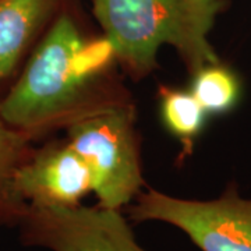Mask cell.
<instances>
[{
	"label": "cell",
	"mask_w": 251,
	"mask_h": 251,
	"mask_svg": "<svg viewBox=\"0 0 251 251\" xmlns=\"http://www.w3.org/2000/svg\"><path fill=\"white\" fill-rule=\"evenodd\" d=\"M109 42L88 36L77 20L57 16L31 54L0 116L29 138L134 103Z\"/></svg>",
	"instance_id": "obj_1"
},
{
	"label": "cell",
	"mask_w": 251,
	"mask_h": 251,
	"mask_svg": "<svg viewBox=\"0 0 251 251\" xmlns=\"http://www.w3.org/2000/svg\"><path fill=\"white\" fill-rule=\"evenodd\" d=\"M229 0H92L120 69L140 81L158 69V52L172 46L190 75L221 59L208 35Z\"/></svg>",
	"instance_id": "obj_2"
},
{
	"label": "cell",
	"mask_w": 251,
	"mask_h": 251,
	"mask_svg": "<svg viewBox=\"0 0 251 251\" xmlns=\"http://www.w3.org/2000/svg\"><path fill=\"white\" fill-rule=\"evenodd\" d=\"M135 103L119 106L70 126L67 143L87 163L98 205L127 208L143 191Z\"/></svg>",
	"instance_id": "obj_3"
},
{
	"label": "cell",
	"mask_w": 251,
	"mask_h": 251,
	"mask_svg": "<svg viewBox=\"0 0 251 251\" xmlns=\"http://www.w3.org/2000/svg\"><path fill=\"white\" fill-rule=\"evenodd\" d=\"M127 214L135 224L163 222L177 227L201 251H251V200L240 197L236 183L209 201L147 188L127 206Z\"/></svg>",
	"instance_id": "obj_4"
},
{
	"label": "cell",
	"mask_w": 251,
	"mask_h": 251,
	"mask_svg": "<svg viewBox=\"0 0 251 251\" xmlns=\"http://www.w3.org/2000/svg\"><path fill=\"white\" fill-rule=\"evenodd\" d=\"M27 246L50 251H147L122 211L95 206H28L18 225Z\"/></svg>",
	"instance_id": "obj_5"
},
{
	"label": "cell",
	"mask_w": 251,
	"mask_h": 251,
	"mask_svg": "<svg viewBox=\"0 0 251 251\" xmlns=\"http://www.w3.org/2000/svg\"><path fill=\"white\" fill-rule=\"evenodd\" d=\"M14 188L28 206L74 208L94 193L87 163L67 140L32 151L14 176Z\"/></svg>",
	"instance_id": "obj_6"
},
{
	"label": "cell",
	"mask_w": 251,
	"mask_h": 251,
	"mask_svg": "<svg viewBox=\"0 0 251 251\" xmlns=\"http://www.w3.org/2000/svg\"><path fill=\"white\" fill-rule=\"evenodd\" d=\"M64 0H0V81L11 77Z\"/></svg>",
	"instance_id": "obj_7"
},
{
	"label": "cell",
	"mask_w": 251,
	"mask_h": 251,
	"mask_svg": "<svg viewBox=\"0 0 251 251\" xmlns=\"http://www.w3.org/2000/svg\"><path fill=\"white\" fill-rule=\"evenodd\" d=\"M31 138L9 126L0 116V226L20 225L28 211L14 188L18 168L31 156Z\"/></svg>",
	"instance_id": "obj_8"
},
{
	"label": "cell",
	"mask_w": 251,
	"mask_h": 251,
	"mask_svg": "<svg viewBox=\"0 0 251 251\" xmlns=\"http://www.w3.org/2000/svg\"><path fill=\"white\" fill-rule=\"evenodd\" d=\"M161 116L166 128L186 147L191 150L194 140L205 126L208 112L190 90L159 87Z\"/></svg>",
	"instance_id": "obj_9"
},
{
	"label": "cell",
	"mask_w": 251,
	"mask_h": 251,
	"mask_svg": "<svg viewBox=\"0 0 251 251\" xmlns=\"http://www.w3.org/2000/svg\"><path fill=\"white\" fill-rule=\"evenodd\" d=\"M191 77L190 91L208 115H224L237 105L242 94L240 80L222 62L204 66Z\"/></svg>",
	"instance_id": "obj_10"
}]
</instances>
